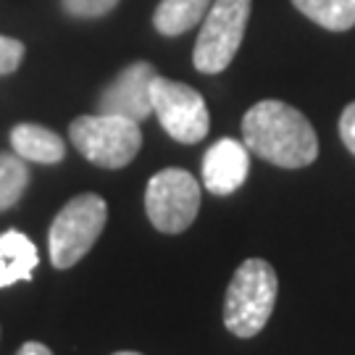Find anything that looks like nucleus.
Listing matches in <instances>:
<instances>
[{"label":"nucleus","mask_w":355,"mask_h":355,"mask_svg":"<svg viewBox=\"0 0 355 355\" xmlns=\"http://www.w3.org/2000/svg\"><path fill=\"white\" fill-rule=\"evenodd\" d=\"M245 148L282 168H303L318 155V137L297 108L282 101H261L242 119Z\"/></svg>","instance_id":"1"},{"label":"nucleus","mask_w":355,"mask_h":355,"mask_svg":"<svg viewBox=\"0 0 355 355\" xmlns=\"http://www.w3.org/2000/svg\"><path fill=\"white\" fill-rule=\"evenodd\" d=\"M277 271L263 258L245 261L227 287L224 300V324L237 337H255L271 318L277 303Z\"/></svg>","instance_id":"2"},{"label":"nucleus","mask_w":355,"mask_h":355,"mask_svg":"<svg viewBox=\"0 0 355 355\" xmlns=\"http://www.w3.org/2000/svg\"><path fill=\"white\" fill-rule=\"evenodd\" d=\"M69 137L87 161L103 168H124L142 145L140 124L111 114L79 116L69 127Z\"/></svg>","instance_id":"3"},{"label":"nucleus","mask_w":355,"mask_h":355,"mask_svg":"<svg viewBox=\"0 0 355 355\" xmlns=\"http://www.w3.org/2000/svg\"><path fill=\"white\" fill-rule=\"evenodd\" d=\"M108 218V205L101 195H76L58 211L48 232V248L55 268H71L79 263L95 240L101 237Z\"/></svg>","instance_id":"4"},{"label":"nucleus","mask_w":355,"mask_h":355,"mask_svg":"<svg viewBox=\"0 0 355 355\" xmlns=\"http://www.w3.org/2000/svg\"><path fill=\"white\" fill-rule=\"evenodd\" d=\"M253 0H214L205 13L200 35L192 51V64L203 74L224 71L237 55L250 19Z\"/></svg>","instance_id":"5"},{"label":"nucleus","mask_w":355,"mask_h":355,"mask_svg":"<svg viewBox=\"0 0 355 355\" xmlns=\"http://www.w3.org/2000/svg\"><path fill=\"white\" fill-rule=\"evenodd\" d=\"M145 211L158 232L179 234L200 211V184L184 168H164L148 182Z\"/></svg>","instance_id":"6"},{"label":"nucleus","mask_w":355,"mask_h":355,"mask_svg":"<svg viewBox=\"0 0 355 355\" xmlns=\"http://www.w3.org/2000/svg\"><path fill=\"white\" fill-rule=\"evenodd\" d=\"M153 114L168 137L184 145H195L208 135L211 116L203 95L190 85H182L166 76H155L153 82Z\"/></svg>","instance_id":"7"},{"label":"nucleus","mask_w":355,"mask_h":355,"mask_svg":"<svg viewBox=\"0 0 355 355\" xmlns=\"http://www.w3.org/2000/svg\"><path fill=\"white\" fill-rule=\"evenodd\" d=\"M155 69L148 61L127 66L116 76L108 87L103 89L98 108L101 114L124 116L140 124L142 119L153 114V82H155Z\"/></svg>","instance_id":"8"},{"label":"nucleus","mask_w":355,"mask_h":355,"mask_svg":"<svg viewBox=\"0 0 355 355\" xmlns=\"http://www.w3.org/2000/svg\"><path fill=\"white\" fill-rule=\"evenodd\" d=\"M250 158L245 142L224 137L208 148L203 158V182L214 195H232L248 179Z\"/></svg>","instance_id":"9"},{"label":"nucleus","mask_w":355,"mask_h":355,"mask_svg":"<svg viewBox=\"0 0 355 355\" xmlns=\"http://www.w3.org/2000/svg\"><path fill=\"white\" fill-rule=\"evenodd\" d=\"M40 263L35 242L26 234L8 229L0 234V287H11L16 282H29L32 271Z\"/></svg>","instance_id":"10"},{"label":"nucleus","mask_w":355,"mask_h":355,"mask_svg":"<svg viewBox=\"0 0 355 355\" xmlns=\"http://www.w3.org/2000/svg\"><path fill=\"white\" fill-rule=\"evenodd\" d=\"M11 145L19 158L32 164H58L66 155L64 140L40 124H16L11 129Z\"/></svg>","instance_id":"11"},{"label":"nucleus","mask_w":355,"mask_h":355,"mask_svg":"<svg viewBox=\"0 0 355 355\" xmlns=\"http://www.w3.org/2000/svg\"><path fill=\"white\" fill-rule=\"evenodd\" d=\"M214 0H161L153 13V24L166 37H177L200 24Z\"/></svg>","instance_id":"12"},{"label":"nucleus","mask_w":355,"mask_h":355,"mask_svg":"<svg viewBox=\"0 0 355 355\" xmlns=\"http://www.w3.org/2000/svg\"><path fill=\"white\" fill-rule=\"evenodd\" d=\"M292 6L329 32H347L355 26V0H292Z\"/></svg>","instance_id":"13"},{"label":"nucleus","mask_w":355,"mask_h":355,"mask_svg":"<svg viewBox=\"0 0 355 355\" xmlns=\"http://www.w3.org/2000/svg\"><path fill=\"white\" fill-rule=\"evenodd\" d=\"M29 184L26 161L11 153H0V211H8L21 200Z\"/></svg>","instance_id":"14"},{"label":"nucleus","mask_w":355,"mask_h":355,"mask_svg":"<svg viewBox=\"0 0 355 355\" xmlns=\"http://www.w3.org/2000/svg\"><path fill=\"white\" fill-rule=\"evenodd\" d=\"M116 3L119 0H64V8L76 19H98L114 11Z\"/></svg>","instance_id":"15"},{"label":"nucleus","mask_w":355,"mask_h":355,"mask_svg":"<svg viewBox=\"0 0 355 355\" xmlns=\"http://www.w3.org/2000/svg\"><path fill=\"white\" fill-rule=\"evenodd\" d=\"M21 58H24V45L19 40L0 35V76L13 74L21 66Z\"/></svg>","instance_id":"16"},{"label":"nucleus","mask_w":355,"mask_h":355,"mask_svg":"<svg viewBox=\"0 0 355 355\" xmlns=\"http://www.w3.org/2000/svg\"><path fill=\"white\" fill-rule=\"evenodd\" d=\"M340 137L347 145V150L355 155V103H350L340 116Z\"/></svg>","instance_id":"17"},{"label":"nucleus","mask_w":355,"mask_h":355,"mask_svg":"<svg viewBox=\"0 0 355 355\" xmlns=\"http://www.w3.org/2000/svg\"><path fill=\"white\" fill-rule=\"evenodd\" d=\"M16 355H53L51 353V347H45V345H40V343H26L19 347V353Z\"/></svg>","instance_id":"18"},{"label":"nucleus","mask_w":355,"mask_h":355,"mask_svg":"<svg viewBox=\"0 0 355 355\" xmlns=\"http://www.w3.org/2000/svg\"><path fill=\"white\" fill-rule=\"evenodd\" d=\"M114 355H142V353H129V350H124V353H114Z\"/></svg>","instance_id":"19"}]
</instances>
